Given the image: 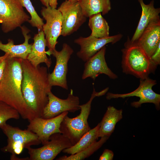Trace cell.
<instances>
[{
  "label": "cell",
  "instance_id": "7a4b0ae2",
  "mask_svg": "<svg viewBox=\"0 0 160 160\" xmlns=\"http://www.w3.org/2000/svg\"><path fill=\"white\" fill-rule=\"evenodd\" d=\"M22 60L8 56L0 82V101L14 108L23 119L29 121L35 117L27 105L22 92Z\"/></svg>",
  "mask_w": 160,
  "mask_h": 160
},
{
  "label": "cell",
  "instance_id": "f546056e",
  "mask_svg": "<svg viewBox=\"0 0 160 160\" xmlns=\"http://www.w3.org/2000/svg\"><path fill=\"white\" fill-rule=\"evenodd\" d=\"M49 5L51 7L56 9L57 5V0H49Z\"/></svg>",
  "mask_w": 160,
  "mask_h": 160
},
{
  "label": "cell",
  "instance_id": "7c38bea8",
  "mask_svg": "<svg viewBox=\"0 0 160 160\" xmlns=\"http://www.w3.org/2000/svg\"><path fill=\"white\" fill-rule=\"evenodd\" d=\"M48 102L42 113V118L50 119L64 112L74 113L80 109L79 98L73 95L72 89L66 99L58 97L51 91L48 93Z\"/></svg>",
  "mask_w": 160,
  "mask_h": 160
},
{
  "label": "cell",
  "instance_id": "7402d4cb",
  "mask_svg": "<svg viewBox=\"0 0 160 160\" xmlns=\"http://www.w3.org/2000/svg\"><path fill=\"white\" fill-rule=\"evenodd\" d=\"M100 125V123L94 128L90 129L75 144L63 150V152L73 155L89 146L98 139Z\"/></svg>",
  "mask_w": 160,
  "mask_h": 160
},
{
  "label": "cell",
  "instance_id": "9c48e42d",
  "mask_svg": "<svg viewBox=\"0 0 160 160\" xmlns=\"http://www.w3.org/2000/svg\"><path fill=\"white\" fill-rule=\"evenodd\" d=\"M72 145L69 140L60 133L52 135L49 140L38 148H27L30 160H52L64 149Z\"/></svg>",
  "mask_w": 160,
  "mask_h": 160
},
{
  "label": "cell",
  "instance_id": "52a82bcc",
  "mask_svg": "<svg viewBox=\"0 0 160 160\" xmlns=\"http://www.w3.org/2000/svg\"><path fill=\"white\" fill-rule=\"evenodd\" d=\"M41 14L46 23L42 26L46 42L48 49L47 54L50 56L52 52L55 49L57 43V39L61 35L62 25V15L59 10L53 8L49 6L42 7Z\"/></svg>",
  "mask_w": 160,
  "mask_h": 160
},
{
  "label": "cell",
  "instance_id": "3957f363",
  "mask_svg": "<svg viewBox=\"0 0 160 160\" xmlns=\"http://www.w3.org/2000/svg\"><path fill=\"white\" fill-rule=\"evenodd\" d=\"M122 50L121 67L124 73L134 76L140 79L148 77L155 70L149 58L144 51L135 43L128 40Z\"/></svg>",
  "mask_w": 160,
  "mask_h": 160
},
{
  "label": "cell",
  "instance_id": "d4e9b609",
  "mask_svg": "<svg viewBox=\"0 0 160 160\" xmlns=\"http://www.w3.org/2000/svg\"><path fill=\"white\" fill-rule=\"evenodd\" d=\"M21 0L23 6L26 8L31 16L28 22L33 27H36L38 32L42 31L44 24L43 20L37 14L30 0Z\"/></svg>",
  "mask_w": 160,
  "mask_h": 160
},
{
  "label": "cell",
  "instance_id": "ba28073f",
  "mask_svg": "<svg viewBox=\"0 0 160 160\" xmlns=\"http://www.w3.org/2000/svg\"><path fill=\"white\" fill-rule=\"evenodd\" d=\"M156 80L149 77L144 79H140V83L138 87L134 91L123 94H114L108 92L107 94V100L112 99L136 96L140 98L137 101L131 103L133 107L138 108L144 103H150L155 104L156 108L159 110L160 108V95L153 91L152 88L156 84Z\"/></svg>",
  "mask_w": 160,
  "mask_h": 160
},
{
  "label": "cell",
  "instance_id": "5b68a950",
  "mask_svg": "<svg viewBox=\"0 0 160 160\" xmlns=\"http://www.w3.org/2000/svg\"><path fill=\"white\" fill-rule=\"evenodd\" d=\"M0 128L7 138V145L1 150L11 153V160H20L17 155L20 154L24 148L41 143L37 135L27 129L22 130L7 123Z\"/></svg>",
  "mask_w": 160,
  "mask_h": 160
},
{
  "label": "cell",
  "instance_id": "f1b7e54d",
  "mask_svg": "<svg viewBox=\"0 0 160 160\" xmlns=\"http://www.w3.org/2000/svg\"><path fill=\"white\" fill-rule=\"evenodd\" d=\"M114 156L113 152L111 150L105 149L99 158V160H112Z\"/></svg>",
  "mask_w": 160,
  "mask_h": 160
},
{
  "label": "cell",
  "instance_id": "277c9868",
  "mask_svg": "<svg viewBox=\"0 0 160 160\" xmlns=\"http://www.w3.org/2000/svg\"><path fill=\"white\" fill-rule=\"evenodd\" d=\"M109 88L107 87L97 92L94 88L89 100L86 103L79 105L80 113L76 117L71 118L68 115L63 118L60 128L61 133L67 137L72 145L75 144L90 129L88 119L91 109V103L96 97L105 95Z\"/></svg>",
  "mask_w": 160,
  "mask_h": 160
},
{
  "label": "cell",
  "instance_id": "8992f818",
  "mask_svg": "<svg viewBox=\"0 0 160 160\" xmlns=\"http://www.w3.org/2000/svg\"><path fill=\"white\" fill-rule=\"evenodd\" d=\"M30 19L21 0H0V23L3 32L7 33L20 27Z\"/></svg>",
  "mask_w": 160,
  "mask_h": 160
},
{
  "label": "cell",
  "instance_id": "9a60e30c",
  "mask_svg": "<svg viewBox=\"0 0 160 160\" xmlns=\"http://www.w3.org/2000/svg\"><path fill=\"white\" fill-rule=\"evenodd\" d=\"M106 50L105 46L85 62L81 77L82 79L90 77L95 80L101 74L106 75L112 79L118 78L117 76L108 67L106 63L105 58Z\"/></svg>",
  "mask_w": 160,
  "mask_h": 160
},
{
  "label": "cell",
  "instance_id": "1f68e13d",
  "mask_svg": "<svg viewBox=\"0 0 160 160\" xmlns=\"http://www.w3.org/2000/svg\"><path fill=\"white\" fill-rule=\"evenodd\" d=\"M72 2H79V0H69Z\"/></svg>",
  "mask_w": 160,
  "mask_h": 160
},
{
  "label": "cell",
  "instance_id": "ffe728a7",
  "mask_svg": "<svg viewBox=\"0 0 160 160\" xmlns=\"http://www.w3.org/2000/svg\"><path fill=\"white\" fill-rule=\"evenodd\" d=\"M122 118V110L112 106L107 107L105 113L100 123L99 137H109L113 132L116 123Z\"/></svg>",
  "mask_w": 160,
  "mask_h": 160
},
{
  "label": "cell",
  "instance_id": "ac0fdd59",
  "mask_svg": "<svg viewBox=\"0 0 160 160\" xmlns=\"http://www.w3.org/2000/svg\"><path fill=\"white\" fill-rule=\"evenodd\" d=\"M31 51L29 54L27 59L35 67H37L42 63H45L48 68L51 66L52 62L48 58L45 50L46 46L45 36L43 30L35 35Z\"/></svg>",
  "mask_w": 160,
  "mask_h": 160
},
{
  "label": "cell",
  "instance_id": "30bf717a",
  "mask_svg": "<svg viewBox=\"0 0 160 160\" xmlns=\"http://www.w3.org/2000/svg\"><path fill=\"white\" fill-rule=\"evenodd\" d=\"M58 9L62 15L61 35L63 36H69L76 31L86 21L87 17L84 15L79 2H72L66 0Z\"/></svg>",
  "mask_w": 160,
  "mask_h": 160
},
{
  "label": "cell",
  "instance_id": "6da1fadb",
  "mask_svg": "<svg viewBox=\"0 0 160 160\" xmlns=\"http://www.w3.org/2000/svg\"><path fill=\"white\" fill-rule=\"evenodd\" d=\"M22 91L24 99L35 118L41 117L52 87L48 78L47 68L35 67L27 59L22 60Z\"/></svg>",
  "mask_w": 160,
  "mask_h": 160
},
{
  "label": "cell",
  "instance_id": "44dd1931",
  "mask_svg": "<svg viewBox=\"0 0 160 160\" xmlns=\"http://www.w3.org/2000/svg\"><path fill=\"white\" fill-rule=\"evenodd\" d=\"M79 2L87 17L99 13L105 15L111 8L110 0H79Z\"/></svg>",
  "mask_w": 160,
  "mask_h": 160
},
{
  "label": "cell",
  "instance_id": "4316f807",
  "mask_svg": "<svg viewBox=\"0 0 160 160\" xmlns=\"http://www.w3.org/2000/svg\"><path fill=\"white\" fill-rule=\"evenodd\" d=\"M149 59L153 68L156 70L157 66L160 63V44Z\"/></svg>",
  "mask_w": 160,
  "mask_h": 160
},
{
  "label": "cell",
  "instance_id": "d6986e66",
  "mask_svg": "<svg viewBox=\"0 0 160 160\" xmlns=\"http://www.w3.org/2000/svg\"><path fill=\"white\" fill-rule=\"evenodd\" d=\"M20 28L24 38V42L21 44L15 45L11 39H8L7 43L6 44H3L0 41V50L8 54L10 57L26 59L31 51L32 44H29L28 42L31 38L30 35H28L30 30L24 26Z\"/></svg>",
  "mask_w": 160,
  "mask_h": 160
},
{
  "label": "cell",
  "instance_id": "2e32d148",
  "mask_svg": "<svg viewBox=\"0 0 160 160\" xmlns=\"http://www.w3.org/2000/svg\"><path fill=\"white\" fill-rule=\"evenodd\" d=\"M149 58L160 44V21L149 24L135 42Z\"/></svg>",
  "mask_w": 160,
  "mask_h": 160
},
{
  "label": "cell",
  "instance_id": "603a6c76",
  "mask_svg": "<svg viewBox=\"0 0 160 160\" xmlns=\"http://www.w3.org/2000/svg\"><path fill=\"white\" fill-rule=\"evenodd\" d=\"M89 17L88 25L92 31L91 35L97 38L109 36V26L100 13L93 15Z\"/></svg>",
  "mask_w": 160,
  "mask_h": 160
},
{
  "label": "cell",
  "instance_id": "5bb4252c",
  "mask_svg": "<svg viewBox=\"0 0 160 160\" xmlns=\"http://www.w3.org/2000/svg\"><path fill=\"white\" fill-rule=\"evenodd\" d=\"M122 35L119 34L105 38H97L91 35L86 37L81 36L75 39L74 42L80 47L77 56L86 62L108 43L114 44L119 41Z\"/></svg>",
  "mask_w": 160,
  "mask_h": 160
},
{
  "label": "cell",
  "instance_id": "8fae6325",
  "mask_svg": "<svg viewBox=\"0 0 160 160\" xmlns=\"http://www.w3.org/2000/svg\"><path fill=\"white\" fill-rule=\"evenodd\" d=\"M73 49L68 44H63L62 50L59 51L55 49L51 55L56 59L54 69L51 73H48V78L51 86H59L67 90L68 88L67 74L68 72V63Z\"/></svg>",
  "mask_w": 160,
  "mask_h": 160
},
{
  "label": "cell",
  "instance_id": "484cf974",
  "mask_svg": "<svg viewBox=\"0 0 160 160\" xmlns=\"http://www.w3.org/2000/svg\"><path fill=\"white\" fill-rule=\"evenodd\" d=\"M20 116L19 113L13 108L0 101V128L6 124L9 119H18Z\"/></svg>",
  "mask_w": 160,
  "mask_h": 160
},
{
  "label": "cell",
  "instance_id": "4fadbf2b",
  "mask_svg": "<svg viewBox=\"0 0 160 160\" xmlns=\"http://www.w3.org/2000/svg\"><path fill=\"white\" fill-rule=\"evenodd\" d=\"M68 113L67 111L64 112L50 119L35 118L29 121L27 129L36 134L43 145L49 140L52 135L61 133L60 129L61 123Z\"/></svg>",
  "mask_w": 160,
  "mask_h": 160
},
{
  "label": "cell",
  "instance_id": "4dcf8cb0",
  "mask_svg": "<svg viewBox=\"0 0 160 160\" xmlns=\"http://www.w3.org/2000/svg\"><path fill=\"white\" fill-rule=\"evenodd\" d=\"M42 4L45 7H47L49 5V0H40Z\"/></svg>",
  "mask_w": 160,
  "mask_h": 160
},
{
  "label": "cell",
  "instance_id": "e0dca14e",
  "mask_svg": "<svg viewBox=\"0 0 160 160\" xmlns=\"http://www.w3.org/2000/svg\"><path fill=\"white\" fill-rule=\"evenodd\" d=\"M138 0L142 8V13L136 30L130 40L132 43H134L138 39L149 24L152 22L160 21V9L154 7L153 0L148 4H145L143 0Z\"/></svg>",
  "mask_w": 160,
  "mask_h": 160
},
{
  "label": "cell",
  "instance_id": "83f0119b",
  "mask_svg": "<svg viewBox=\"0 0 160 160\" xmlns=\"http://www.w3.org/2000/svg\"><path fill=\"white\" fill-rule=\"evenodd\" d=\"M8 56V54L5 53L4 55L0 56V82L4 73Z\"/></svg>",
  "mask_w": 160,
  "mask_h": 160
},
{
  "label": "cell",
  "instance_id": "cb8c5ba5",
  "mask_svg": "<svg viewBox=\"0 0 160 160\" xmlns=\"http://www.w3.org/2000/svg\"><path fill=\"white\" fill-rule=\"evenodd\" d=\"M109 137H101L100 140L96 141L89 146L75 154L67 156L60 157L57 159L58 160H81L90 156L100 148L108 139Z\"/></svg>",
  "mask_w": 160,
  "mask_h": 160
}]
</instances>
